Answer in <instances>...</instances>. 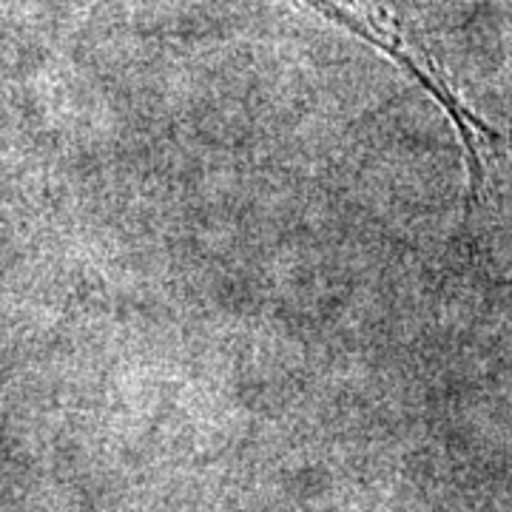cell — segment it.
Listing matches in <instances>:
<instances>
[{"mask_svg":"<svg viewBox=\"0 0 512 512\" xmlns=\"http://www.w3.org/2000/svg\"><path fill=\"white\" fill-rule=\"evenodd\" d=\"M313 9L316 15L328 18L330 23H339L350 35L362 37L373 49H379L390 60H396L404 72L419 83L424 92L430 94L447 117L453 120L461 146L467 154V171H470V188L467 200L470 205L484 191V160H481V137L498 140V131L487 126L478 114L464 106L447 77L441 74L436 57L430 55L427 43L421 40L419 29L404 9V0H293Z\"/></svg>","mask_w":512,"mask_h":512,"instance_id":"obj_1","label":"cell"}]
</instances>
